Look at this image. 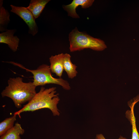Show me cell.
<instances>
[{
    "label": "cell",
    "mask_w": 139,
    "mask_h": 139,
    "mask_svg": "<svg viewBox=\"0 0 139 139\" xmlns=\"http://www.w3.org/2000/svg\"><path fill=\"white\" fill-rule=\"evenodd\" d=\"M7 62L18 66L32 73L33 78V82L36 87L52 84L60 85L65 90H68L71 89L69 83L66 80L61 78H56L53 76L50 66L47 65L43 64L40 65L36 69L30 70L18 63L12 62Z\"/></svg>",
    "instance_id": "cell-4"
},
{
    "label": "cell",
    "mask_w": 139,
    "mask_h": 139,
    "mask_svg": "<svg viewBox=\"0 0 139 139\" xmlns=\"http://www.w3.org/2000/svg\"><path fill=\"white\" fill-rule=\"evenodd\" d=\"M71 56L68 53L64 54L63 59L64 69L66 72L69 78L72 79L77 73V66L73 64L71 60Z\"/></svg>",
    "instance_id": "cell-11"
},
{
    "label": "cell",
    "mask_w": 139,
    "mask_h": 139,
    "mask_svg": "<svg viewBox=\"0 0 139 139\" xmlns=\"http://www.w3.org/2000/svg\"><path fill=\"white\" fill-rule=\"evenodd\" d=\"M15 29H7L0 33V43H4L13 52L16 51L19 47L20 40L16 36H14Z\"/></svg>",
    "instance_id": "cell-6"
},
{
    "label": "cell",
    "mask_w": 139,
    "mask_h": 139,
    "mask_svg": "<svg viewBox=\"0 0 139 139\" xmlns=\"http://www.w3.org/2000/svg\"><path fill=\"white\" fill-rule=\"evenodd\" d=\"M3 0H0V31H6L10 21V14L8 11L3 6Z\"/></svg>",
    "instance_id": "cell-12"
},
{
    "label": "cell",
    "mask_w": 139,
    "mask_h": 139,
    "mask_svg": "<svg viewBox=\"0 0 139 139\" xmlns=\"http://www.w3.org/2000/svg\"><path fill=\"white\" fill-rule=\"evenodd\" d=\"M129 107L131 110H127L125 114L126 117L129 120L132 126L131 139H139V133L136 128V119L134 112V106L132 105Z\"/></svg>",
    "instance_id": "cell-13"
},
{
    "label": "cell",
    "mask_w": 139,
    "mask_h": 139,
    "mask_svg": "<svg viewBox=\"0 0 139 139\" xmlns=\"http://www.w3.org/2000/svg\"><path fill=\"white\" fill-rule=\"evenodd\" d=\"M95 139H106L103 135L101 134H97L96 136ZM118 139H127L122 136H120Z\"/></svg>",
    "instance_id": "cell-15"
},
{
    "label": "cell",
    "mask_w": 139,
    "mask_h": 139,
    "mask_svg": "<svg viewBox=\"0 0 139 139\" xmlns=\"http://www.w3.org/2000/svg\"><path fill=\"white\" fill-rule=\"evenodd\" d=\"M11 11L16 14L21 18L27 24L29 28L28 33L34 36L38 31V28L34 17L30 11L27 8L22 6L11 5Z\"/></svg>",
    "instance_id": "cell-5"
},
{
    "label": "cell",
    "mask_w": 139,
    "mask_h": 139,
    "mask_svg": "<svg viewBox=\"0 0 139 139\" xmlns=\"http://www.w3.org/2000/svg\"><path fill=\"white\" fill-rule=\"evenodd\" d=\"M7 83L8 86L1 93V96L12 99L17 108H21L22 104L30 101L37 93L36 87L33 82H23L22 77L10 78Z\"/></svg>",
    "instance_id": "cell-2"
},
{
    "label": "cell",
    "mask_w": 139,
    "mask_h": 139,
    "mask_svg": "<svg viewBox=\"0 0 139 139\" xmlns=\"http://www.w3.org/2000/svg\"><path fill=\"white\" fill-rule=\"evenodd\" d=\"M50 0H31L27 8L30 11L35 19L40 15L47 4Z\"/></svg>",
    "instance_id": "cell-9"
},
{
    "label": "cell",
    "mask_w": 139,
    "mask_h": 139,
    "mask_svg": "<svg viewBox=\"0 0 139 139\" xmlns=\"http://www.w3.org/2000/svg\"><path fill=\"white\" fill-rule=\"evenodd\" d=\"M56 89V87L45 88L42 86L32 99L14 115H18L20 118V114L23 112L47 108L51 110L54 116H59L60 111L57 106L60 99Z\"/></svg>",
    "instance_id": "cell-1"
},
{
    "label": "cell",
    "mask_w": 139,
    "mask_h": 139,
    "mask_svg": "<svg viewBox=\"0 0 139 139\" xmlns=\"http://www.w3.org/2000/svg\"><path fill=\"white\" fill-rule=\"evenodd\" d=\"M17 115H14L7 118L0 123V136H1L14 126L15 121L16 120Z\"/></svg>",
    "instance_id": "cell-14"
},
{
    "label": "cell",
    "mask_w": 139,
    "mask_h": 139,
    "mask_svg": "<svg viewBox=\"0 0 139 139\" xmlns=\"http://www.w3.org/2000/svg\"><path fill=\"white\" fill-rule=\"evenodd\" d=\"M69 39V49L71 52L86 48L101 51L107 48L103 40L94 38L84 32H80L76 27L70 33Z\"/></svg>",
    "instance_id": "cell-3"
},
{
    "label": "cell",
    "mask_w": 139,
    "mask_h": 139,
    "mask_svg": "<svg viewBox=\"0 0 139 139\" xmlns=\"http://www.w3.org/2000/svg\"><path fill=\"white\" fill-rule=\"evenodd\" d=\"M94 1V0H73L70 4L63 5V7L67 12L68 16L74 18H79L80 17L76 11L77 7L81 6L83 8H88L92 5Z\"/></svg>",
    "instance_id": "cell-7"
},
{
    "label": "cell",
    "mask_w": 139,
    "mask_h": 139,
    "mask_svg": "<svg viewBox=\"0 0 139 139\" xmlns=\"http://www.w3.org/2000/svg\"><path fill=\"white\" fill-rule=\"evenodd\" d=\"M64 54L63 53L51 56L49 58L50 68L52 73H55L61 78L64 70L63 59Z\"/></svg>",
    "instance_id": "cell-8"
},
{
    "label": "cell",
    "mask_w": 139,
    "mask_h": 139,
    "mask_svg": "<svg viewBox=\"0 0 139 139\" xmlns=\"http://www.w3.org/2000/svg\"><path fill=\"white\" fill-rule=\"evenodd\" d=\"M24 132L21 124L17 122L12 128L1 136L0 139H21L20 135H23Z\"/></svg>",
    "instance_id": "cell-10"
}]
</instances>
